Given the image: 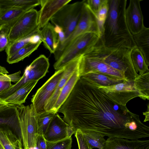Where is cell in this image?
I'll use <instances>...</instances> for the list:
<instances>
[{"mask_svg": "<svg viewBox=\"0 0 149 149\" xmlns=\"http://www.w3.org/2000/svg\"><path fill=\"white\" fill-rule=\"evenodd\" d=\"M130 55L133 65L137 73L139 72V74H141L149 71L143 56L136 46L132 49Z\"/></svg>", "mask_w": 149, "mask_h": 149, "instance_id": "83f0119b", "label": "cell"}, {"mask_svg": "<svg viewBox=\"0 0 149 149\" xmlns=\"http://www.w3.org/2000/svg\"><path fill=\"white\" fill-rule=\"evenodd\" d=\"M92 48L81 57L78 68L80 77L88 73H96L125 79L121 72L103 62Z\"/></svg>", "mask_w": 149, "mask_h": 149, "instance_id": "9c48e42d", "label": "cell"}, {"mask_svg": "<svg viewBox=\"0 0 149 149\" xmlns=\"http://www.w3.org/2000/svg\"><path fill=\"white\" fill-rule=\"evenodd\" d=\"M17 78V75L15 73L10 74H4L0 75V81H9L15 83Z\"/></svg>", "mask_w": 149, "mask_h": 149, "instance_id": "ab89813d", "label": "cell"}, {"mask_svg": "<svg viewBox=\"0 0 149 149\" xmlns=\"http://www.w3.org/2000/svg\"><path fill=\"white\" fill-rule=\"evenodd\" d=\"M58 112L75 133L92 132L108 137L134 139L136 114L117 104L98 86L80 77Z\"/></svg>", "mask_w": 149, "mask_h": 149, "instance_id": "6da1fadb", "label": "cell"}, {"mask_svg": "<svg viewBox=\"0 0 149 149\" xmlns=\"http://www.w3.org/2000/svg\"><path fill=\"white\" fill-rule=\"evenodd\" d=\"M85 1L65 5L50 19L54 26L57 25L62 29L65 34V40L71 33L78 23Z\"/></svg>", "mask_w": 149, "mask_h": 149, "instance_id": "8992f818", "label": "cell"}, {"mask_svg": "<svg viewBox=\"0 0 149 149\" xmlns=\"http://www.w3.org/2000/svg\"><path fill=\"white\" fill-rule=\"evenodd\" d=\"M39 5V0H0V9L14 8L27 11Z\"/></svg>", "mask_w": 149, "mask_h": 149, "instance_id": "d4e9b609", "label": "cell"}, {"mask_svg": "<svg viewBox=\"0 0 149 149\" xmlns=\"http://www.w3.org/2000/svg\"><path fill=\"white\" fill-rule=\"evenodd\" d=\"M71 0H40L41 8L38 11V29L40 30L46 25L51 18Z\"/></svg>", "mask_w": 149, "mask_h": 149, "instance_id": "9a60e30c", "label": "cell"}, {"mask_svg": "<svg viewBox=\"0 0 149 149\" xmlns=\"http://www.w3.org/2000/svg\"><path fill=\"white\" fill-rule=\"evenodd\" d=\"M38 82L36 81L27 82L3 100L9 105L17 106L23 104Z\"/></svg>", "mask_w": 149, "mask_h": 149, "instance_id": "d6986e66", "label": "cell"}, {"mask_svg": "<svg viewBox=\"0 0 149 149\" xmlns=\"http://www.w3.org/2000/svg\"><path fill=\"white\" fill-rule=\"evenodd\" d=\"M21 141L8 128L0 127V149H23Z\"/></svg>", "mask_w": 149, "mask_h": 149, "instance_id": "7402d4cb", "label": "cell"}, {"mask_svg": "<svg viewBox=\"0 0 149 149\" xmlns=\"http://www.w3.org/2000/svg\"><path fill=\"white\" fill-rule=\"evenodd\" d=\"M49 65L48 58L44 55H40L26 68L20 79L4 91L5 95L9 96L29 81H38L45 75Z\"/></svg>", "mask_w": 149, "mask_h": 149, "instance_id": "30bf717a", "label": "cell"}, {"mask_svg": "<svg viewBox=\"0 0 149 149\" xmlns=\"http://www.w3.org/2000/svg\"><path fill=\"white\" fill-rule=\"evenodd\" d=\"M54 29L58 35L59 45L62 43L65 39V34L62 29L59 26L56 25L54 26Z\"/></svg>", "mask_w": 149, "mask_h": 149, "instance_id": "f35d334b", "label": "cell"}, {"mask_svg": "<svg viewBox=\"0 0 149 149\" xmlns=\"http://www.w3.org/2000/svg\"><path fill=\"white\" fill-rule=\"evenodd\" d=\"M98 87L112 101L123 106H126L132 99L140 97L139 92L135 88L134 81L125 79L122 82L114 85L100 86Z\"/></svg>", "mask_w": 149, "mask_h": 149, "instance_id": "8fae6325", "label": "cell"}, {"mask_svg": "<svg viewBox=\"0 0 149 149\" xmlns=\"http://www.w3.org/2000/svg\"><path fill=\"white\" fill-rule=\"evenodd\" d=\"M41 40L45 46L52 54L55 52L59 44L58 36L54 26L49 22L39 31Z\"/></svg>", "mask_w": 149, "mask_h": 149, "instance_id": "ffe728a7", "label": "cell"}, {"mask_svg": "<svg viewBox=\"0 0 149 149\" xmlns=\"http://www.w3.org/2000/svg\"><path fill=\"white\" fill-rule=\"evenodd\" d=\"M65 69V66L56 70L32 96L31 101L38 115L46 112L44 109L45 103L54 93L58 83L64 74Z\"/></svg>", "mask_w": 149, "mask_h": 149, "instance_id": "7c38bea8", "label": "cell"}, {"mask_svg": "<svg viewBox=\"0 0 149 149\" xmlns=\"http://www.w3.org/2000/svg\"><path fill=\"white\" fill-rule=\"evenodd\" d=\"M136 46L143 54L147 65L149 66V28L145 26L138 33L132 35Z\"/></svg>", "mask_w": 149, "mask_h": 149, "instance_id": "cb8c5ba5", "label": "cell"}, {"mask_svg": "<svg viewBox=\"0 0 149 149\" xmlns=\"http://www.w3.org/2000/svg\"><path fill=\"white\" fill-rule=\"evenodd\" d=\"M32 35L8 44L5 49L7 57L13 54L21 48L30 43V37Z\"/></svg>", "mask_w": 149, "mask_h": 149, "instance_id": "d6a6232c", "label": "cell"}, {"mask_svg": "<svg viewBox=\"0 0 149 149\" xmlns=\"http://www.w3.org/2000/svg\"><path fill=\"white\" fill-rule=\"evenodd\" d=\"M109 10L108 0H105L98 11L94 14L96 18L98 27L101 35L102 36L104 31V26Z\"/></svg>", "mask_w": 149, "mask_h": 149, "instance_id": "1f68e13d", "label": "cell"}, {"mask_svg": "<svg viewBox=\"0 0 149 149\" xmlns=\"http://www.w3.org/2000/svg\"><path fill=\"white\" fill-rule=\"evenodd\" d=\"M38 11L32 9L20 16L11 27L8 35V43L38 33Z\"/></svg>", "mask_w": 149, "mask_h": 149, "instance_id": "ba28073f", "label": "cell"}, {"mask_svg": "<svg viewBox=\"0 0 149 149\" xmlns=\"http://www.w3.org/2000/svg\"><path fill=\"white\" fill-rule=\"evenodd\" d=\"M78 67L73 72L61 90L51 111L56 114L68 98L78 80L80 77Z\"/></svg>", "mask_w": 149, "mask_h": 149, "instance_id": "44dd1931", "label": "cell"}, {"mask_svg": "<svg viewBox=\"0 0 149 149\" xmlns=\"http://www.w3.org/2000/svg\"><path fill=\"white\" fill-rule=\"evenodd\" d=\"M81 77L88 82L98 86H112L120 83L125 80L96 73H88Z\"/></svg>", "mask_w": 149, "mask_h": 149, "instance_id": "603a6c76", "label": "cell"}, {"mask_svg": "<svg viewBox=\"0 0 149 149\" xmlns=\"http://www.w3.org/2000/svg\"><path fill=\"white\" fill-rule=\"evenodd\" d=\"M42 42L41 40L37 44H27L13 54L7 57V62L10 64H13L23 60L37 49Z\"/></svg>", "mask_w": 149, "mask_h": 149, "instance_id": "484cf974", "label": "cell"}, {"mask_svg": "<svg viewBox=\"0 0 149 149\" xmlns=\"http://www.w3.org/2000/svg\"><path fill=\"white\" fill-rule=\"evenodd\" d=\"M136 88L139 92L140 97L144 100L149 99V72L139 74L134 80Z\"/></svg>", "mask_w": 149, "mask_h": 149, "instance_id": "4316f807", "label": "cell"}, {"mask_svg": "<svg viewBox=\"0 0 149 149\" xmlns=\"http://www.w3.org/2000/svg\"><path fill=\"white\" fill-rule=\"evenodd\" d=\"M39 31L38 33L34 34L31 36L30 40L31 43L37 44L41 40L40 36L39 34Z\"/></svg>", "mask_w": 149, "mask_h": 149, "instance_id": "b9f144b4", "label": "cell"}, {"mask_svg": "<svg viewBox=\"0 0 149 149\" xmlns=\"http://www.w3.org/2000/svg\"><path fill=\"white\" fill-rule=\"evenodd\" d=\"M73 134L72 127L56 113L43 136L47 141L53 142L71 137Z\"/></svg>", "mask_w": 149, "mask_h": 149, "instance_id": "4fadbf2b", "label": "cell"}, {"mask_svg": "<svg viewBox=\"0 0 149 149\" xmlns=\"http://www.w3.org/2000/svg\"><path fill=\"white\" fill-rule=\"evenodd\" d=\"M26 11L23 9L11 8L0 9V26L5 24H13Z\"/></svg>", "mask_w": 149, "mask_h": 149, "instance_id": "f1b7e54d", "label": "cell"}, {"mask_svg": "<svg viewBox=\"0 0 149 149\" xmlns=\"http://www.w3.org/2000/svg\"><path fill=\"white\" fill-rule=\"evenodd\" d=\"M12 25L9 24L0 26V52L5 49L8 44V33Z\"/></svg>", "mask_w": 149, "mask_h": 149, "instance_id": "836d02e7", "label": "cell"}, {"mask_svg": "<svg viewBox=\"0 0 149 149\" xmlns=\"http://www.w3.org/2000/svg\"><path fill=\"white\" fill-rule=\"evenodd\" d=\"M81 56L71 61L65 66L64 74L58 83L54 93L45 103L44 109L46 111H51L62 88L78 67Z\"/></svg>", "mask_w": 149, "mask_h": 149, "instance_id": "2e32d148", "label": "cell"}, {"mask_svg": "<svg viewBox=\"0 0 149 149\" xmlns=\"http://www.w3.org/2000/svg\"><path fill=\"white\" fill-rule=\"evenodd\" d=\"M83 136L92 149H103L106 140L102 135L92 132H82Z\"/></svg>", "mask_w": 149, "mask_h": 149, "instance_id": "f546056e", "label": "cell"}, {"mask_svg": "<svg viewBox=\"0 0 149 149\" xmlns=\"http://www.w3.org/2000/svg\"><path fill=\"white\" fill-rule=\"evenodd\" d=\"M141 0H130L126 8L125 18L129 30L132 35L136 34L145 27L141 6Z\"/></svg>", "mask_w": 149, "mask_h": 149, "instance_id": "5bb4252c", "label": "cell"}, {"mask_svg": "<svg viewBox=\"0 0 149 149\" xmlns=\"http://www.w3.org/2000/svg\"><path fill=\"white\" fill-rule=\"evenodd\" d=\"M0 127L11 129L21 141L18 111L16 106L9 105L0 111Z\"/></svg>", "mask_w": 149, "mask_h": 149, "instance_id": "ac0fdd59", "label": "cell"}, {"mask_svg": "<svg viewBox=\"0 0 149 149\" xmlns=\"http://www.w3.org/2000/svg\"><path fill=\"white\" fill-rule=\"evenodd\" d=\"M72 143L71 137L55 142L46 141V149H71Z\"/></svg>", "mask_w": 149, "mask_h": 149, "instance_id": "e575fe53", "label": "cell"}, {"mask_svg": "<svg viewBox=\"0 0 149 149\" xmlns=\"http://www.w3.org/2000/svg\"><path fill=\"white\" fill-rule=\"evenodd\" d=\"M8 73V72L5 67L0 65V75Z\"/></svg>", "mask_w": 149, "mask_h": 149, "instance_id": "f6af8a7d", "label": "cell"}, {"mask_svg": "<svg viewBox=\"0 0 149 149\" xmlns=\"http://www.w3.org/2000/svg\"><path fill=\"white\" fill-rule=\"evenodd\" d=\"M103 149H149V140L108 137Z\"/></svg>", "mask_w": 149, "mask_h": 149, "instance_id": "e0dca14e", "label": "cell"}, {"mask_svg": "<svg viewBox=\"0 0 149 149\" xmlns=\"http://www.w3.org/2000/svg\"><path fill=\"white\" fill-rule=\"evenodd\" d=\"M143 114L145 116V118L144 120V122L148 121L149 120V104L148 105V109L147 111L145 112H143Z\"/></svg>", "mask_w": 149, "mask_h": 149, "instance_id": "ee69618b", "label": "cell"}, {"mask_svg": "<svg viewBox=\"0 0 149 149\" xmlns=\"http://www.w3.org/2000/svg\"><path fill=\"white\" fill-rule=\"evenodd\" d=\"M105 0H86V3L89 8L95 14L98 11Z\"/></svg>", "mask_w": 149, "mask_h": 149, "instance_id": "8d00e7d4", "label": "cell"}, {"mask_svg": "<svg viewBox=\"0 0 149 149\" xmlns=\"http://www.w3.org/2000/svg\"><path fill=\"white\" fill-rule=\"evenodd\" d=\"M55 114L52 111H46L38 116L37 120L38 134L43 135Z\"/></svg>", "mask_w": 149, "mask_h": 149, "instance_id": "4dcf8cb0", "label": "cell"}, {"mask_svg": "<svg viewBox=\"0 0 149 149\" xmlns=\"http://www.w3.org/2000/svg\"><path fill=\"white\" fill-rule=\"evenodd\" d=\"M100 39L97 35L90 32L78 36L60 53L54 65V69L58 70L86 53L97 43Z\"/></svg>", "mask_w": 149, "mask_h": 149, "instance_id": "277c9868", "label": "cell"}, {"mask_svg": "<svg viewBox=\"0 0 149 149\" xmlns=\"http://www.w3.org/2000/svg\"><path fill=\"white\" fill-rule=\"evenodd\" d=\"M88 32L94 33L100 38L101 37L96 18L86 4L85 0L81 17L76 27L65 40L58 45L54 53L55 60L61 52L74 39L82 34Z\"/></svg>", "mask_w": 149, "mask_h": 149, "instance_id": "52a82bcc", "label": "cell"}, {"mask_svg": "<svg viewBox=\"0 0 149 149\" xmlns=\"http://www.w3.org/2000/svg\"><path fill=\"white\" fill-rule=\"evenodd\" d=\"M13 85L11 82L0 81V93L10 88Z\"/></svg>", "mask_w": 149, "mask_h": 149, "instance_id": "60d3db41", "label": "cell"}, {"mask_svg": "<svg viewBox=\"0 0 149 149\" xmlns=\"http://www.w3.org/2000/svg\"><path fill=\"white\" fill-rule=\"evenodd\" d=\"M18 111L19 127L24 149H36L38 134V115L32 104L16 106Z\"/></svg>", "mask_w": 149, "mask_h": 149, "instance_id": "5b68a950", "label": "cell"}, {"mask_svg": "<svg viewBox=\"0 0 149 149\" xmlns=\"http://www.w3.org/2000/svg\"><path fill=\"white\" fill-rule=\"evenodd\" d=\"M36 149H46V141L43 135L38 134L36 142Z\"/></svg>", "mask_w": 149, "mask_h": 149, "instance_id": "74e56055", "label": "cell"}, {"mask_svg": "<svg viewBox=\"0 0 149 149\" xmlns=\"http://www.w3.org/2000/svg\"><path fill=\"white\" fill-rule=\"evenodd\" d=\"M109 10L100 38L103 45L109 48L132 49L136 47L127 24L126 0H108Z\"/></svg>", "mask_w": 149, "mask_h": 149, "instance_id": "7a4b0ae2", "label": "cell"}, {"mask_svg": "<svg viewBox=\"0 0 149 149\" xmlns=\"http://www.w3.org/2000/svg\"><path fill=\"white\" fill-rule=\"evenodd\" d=\"M9 104L7 102L0 98V111L5 108Z\"/></svg>", "mask_w": 149, "mask_h": 149, "instance_id": "7bdbcfd3", "label": "cell"}, {"mask_svg": "<svg viewBox=\"0 0 149 149\" xmlns=\"http://www.w3.org/2000/svg\"><path fill=\"white\" fill-rule=\"evenodd\" d=\"M74 134L79 149H92L84 138L80 130H77Z\"/></svg>", "mask_w": 149, "mask_h": 149, "instance_id": "d590c367", "label": "cell"}, {"mask_svg": "<svg viewBox=\"0 0 149 149\" xmlns=\"http://www.w3.org/2000/svg\"><path fill=\"white\" fill-rule=\"evenodd\" d=\"M92 49L103 62L121 72L125 80L134 81L139 75L131 60L130 54L132 49L106 47L100 38Z\"/></svg>", "mask_w": 149, "mask_h": 149, "instance_id": "3957f363", "label": "cell"}]
</instances>
